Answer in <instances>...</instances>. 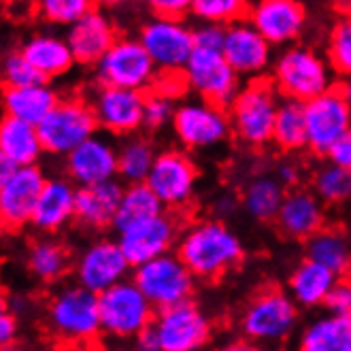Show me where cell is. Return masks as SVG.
I'll return each mask as SVG.
<instances>
[{"label": "cell", "instance_id": "obj_1", "mask_svg": "<svg viewBox=\"0 0 351 351\" xmlns=\"http://www.w3.org/2000/svg\"><path fill=\"white\" fill-rule=\"evenodd\" d=\"M177 254L198 281L215 283L243 262L245 247L223 219H200L179 237Z\"/></svg>", "mask_w": 351, "mask_h": 351}, {"label": "cell", "instance_id": "obj_2", "mask_svg": "<svg viewBox=\"0 0 351 351\" xmlns=\"http://www.w3.org/2000/svg\"><path fill=\"white\" fill-rule=\"evenodd\" d=\"M279 102L273 79H266L264 75L250 79V84L239 88L228 107L234 136L256 149L271 145Z\"/></svg>", "mask_w": 351, "mask_h": 351}, {"label": "cell", "instance_id": "obj_3", "mask_svg": "<svg viewBox=\"0 0 351 351\" xmlns=\"http://www.w3.org/2000/svg\"><path fill=\"white\" fill-rule=\"evenodd\" d=\"M332 66L304 45H287L273 64V84L281 98L308 102L335 86Z\"/></svg>", "mask_w": 351, "mask_h": 351}, {"label": "cell", "instance_id": "obj_4", "mask_svg": "<svg viewBox=\"0 0 351 351\" xmlns=\"http://www.w3.org/2000/svg\"><path fill=\"white\" fill-rule=\"evenodd\" d=\"M298 324V304L275 285H266L247 302L241 315L243 335L254 343H283L292 337Z\"/></svg>", "mask_w": 351, "mask_h": 351}, {"label": "cell", "instance_id": "obj_5", "mask_svg": "<svg viewBox=\"0 0 351 351\" xmlns=\"http://www.w3.org/2000/svg\"><path fill=\"white\" fill-rule=\"evenodd\" d=\"M51 332L77 345H88L102 335L98 294L84 285H66L51 298L47 308Z\"/></svg>", "mask_w": 351, "mask_h": 351}, {"label": "cell", "instance_id": "obj_6", "mask_svg": "<svg viewBox=\"0 0 351 351\" xmlns=\"http://www.w3.org/2000/svg\"><path fill=\"white\" fill-rule=\"evenodd\" d=\"M102 335L113 339H136L156 319V306L134 279H123L98 294Z\"/></svg>", "mask_w": 351, "mask_h": 351}, {"label": "cell", "instance_id": "obj_7", "mask_svg": "<svg viewBox=\"0 0 351 351\" xmlns=\"http://www.w3.org/2000/svg\"><path fill=\"white\" fill-rule=\"evenodd\" d=\"M132 279L152 300L156 311L190 300L196 290L194 273L179 258V254L171 252L134 266Z\"/></svg>", "mask_w": 351, "mask_h": 351}, {"label": "cell", "instance_id": "obj_8", "mask_svg": "<svg viewBox=\"0 0 351 351\" xmlns=\"http://www.w3.org/2000/svg\"><path fill=\"white\" fill-rule=\"evenodd\" d=\"M171 126L181 145L194 152L219 147L232 134L228 109L200 96L177 105Z\"/></svg>", "mask_w": 351, "mask_h": 351}, {"label": "cell", "instance_id": "obj_9", "mask_svg": "<svg viewBox=\"0 0 351 351\" xmlns=\"http://www.w3.org/2000/svg\"><path fill=\"white\" fill-rule=\"evenodd\" d=\"M36 128L47 154L66 156L98 130V121L90 102L81 98H60Z\"/></svg>", "mask_w": 351, "mask_h": 351}, {"label": "cell", "instance_id": "obj_10", "mask_svg": "<svg viewBox=\"0 0 351 351\" xmlns=\"http://www.w3.org/2000/svg\"><path fill=\"white\" fill-rule=\"evenodd\" d=\"M94 69L100 86L132 88L143 92L145 88H152L158 75V69L147 49L143 47L138 38L130 36H117V40L96 62Z\"/></svg>", "mask_w": 351, "mask_h": 351}, {"label": "cell", "instance_id": "obj_11", "mask_svg": "<svg viewBox=\"0 0 351 351\" xmlns=\"http://www.w3.org/2000/svg\"><path fill=\"white\" fill-rule=\"evenodd\" d=\"M160 351H196L211 341L213 326L202 308L190 300L160 308L154 319Z\"/></svg>", "mask_w": 351, "mask_h": 351}, {"label": "cell", "instance_id": "obj_12", "mask_svg": "<svg viewBox=\"0 0 351 351\" xmlns=\"http://www.w3.org/2000/svg\"><path fill=\"white\" fill-rule=\"evenodd\" d=\"M185 81L200 98L215 102L219 107H230L239 92V75L226 60L221 49L194 47L190 60L183 66Z\"/></svg>", "mask_w": 351, "mask_h": 351}, {"label": "cell", "instance_id": "obj_13", "mask_svg": "<svg viewBox=\"0 0 351 351\" xmlns=\"http://www.w3.org/2000/svg\"><path fill=\"white\" fill-rule=\"evenodd\" d=\"M306 147L313 156L326 158L330 147L351 128V109L339 86L304 102Z\"/></svg>", "mask_w": 351, "mask_h": 351}, {"label": "cell", "instance_id": "obj_14", "mask_svg": "<svg viewBox=\"0 0 351 351\" xmlns=\"http://www.w3.org/2000/svg\"><path fill=\"white\" fill-rule=\"evenodd\" d=\"M138 40L158 71H183L194 51V32L179 17H158L141 26Z\"/></svg>", "mask_w": 351, "mask_h": 351}, {"label": "cell", "instance_id": "obj_15", "mask_svg": "<svg viewBox=\"0 0 351 351\" xmlns=\"http://www.w3.org/2000/svg\"><path fill=\"white\" fill-rule=\"evenodd\" d=\"M198 179L200 171L188 154L167 149L156 156L145 183L158 194L167 209H181L192 202Z\"/></svg>", "mask_w": 351, "mask_h": 351}, {"label": "cell", "instance_id": "obj_16", "mask_svg": "<svg viewBox=\"0 0 351 351\" xmlns=\"http://www.w3.org/2000/svg\"><path fill=\"white\" fill-rule=\"evenodd\" d=\"M98 128L115 136H130L143 128L145 111V92L117 86H100L90 102Z\"/></svg>", "mask_w": 351, "mask_h": 351}, {"label": "cell", "instance_id": "obj_17", "mask_svg": "<svg viewBox=\"0 0 351 351\" xmlns=\"http://www.w3.org/2000/svg\"><path fill=\"white\" fill-rule=\"evenodd\" d=\"M132 264L123 256L117 241L100 239L88 245L75 264L77 283L100 294L128 277Z\"/></svg>", "mask_w": 351, "mask_h": 351}, {"label": "cell", "instance_id": "obj_18", "mask_svg": "<svg viewBox=\"0 0 351 351\" xmlns=\"http://www.w3.org/2000/svg\"><path fill=\"white\" fill-rule=\"evenodd\" d=\"M47 177L36 164L17 167L9 181L0 188V228L19 230L30 223L34 204Z\"/></svg>", "mask_w": 351, "mask_h": 351}, {"label": "cell", "instance_id": "obj_19", "mask_svg": "<svg viewBox=\"0 0 351 351\" xmlns=\"http://www.w3.org/2000/svg\"><path fill=\"white\" fill-rule=\"evenodd\" d=\"M221 51L239 77H262L273 62V45L250 19H239L226 26Z\"/></svg>", "mask_w": 351, "mask_h": 351}, {"label": "cell", "instance_id": "obj_20", "mask_svg": "<svg viewBox=\"0 0 351 351\" xmlns=\"http://www.w3.org/2000/svg\"><path fill=\"white\" fill-rule=\"evenodd\" d=\"M175 241H179V226L167 213L136 221L117 232V243L132 268L171 252Z\"/></svg>", "mask_w": 351, "mask_h": 351}, {"label": "cell", "instance_id": "obj_21", "mask_svg": "<svg viewBox=\"0 0 351 351\" xmlns=\"http://www.w3.org/2000/svg\"><path fill=\"white\" fill-rule=\"evenodd\" d=\"M247 17L273 47L294 45L306 26V11L300 0H258Z\"/></svg>", "mask_w": 351, "mask_h": 351}, {"label": "cell", "instance_id": "obj_22", "mask_svg": "<svg viewBox=\"0 0 351 351\" xmlns=\"http://www.w3.org/2000/svg\"><path fill=\"white\" fill-rule=\"evenodd\" d=\"M64 158L66 175L75 185H94L117 177V147L98 132L79 143Z\"/></svg>", "mask_w": 351, "mask_h": 351}, {"label": "cell", "instance_id": "obj_23", "mask_svg": "<svg viewBox=\"0 0 351 351\" xmlns=\"http://www.w3.org/2000/svg\"><path fill=\"white\" fill-rule=\"evenodd\" d=\"M275 226L283 239L306 243L326 226L324 202L315 192L292 188L279 206Z\"/></svg>", "mask_w": 351, "mask_h": 351}, {"label": "cell", "instance_id": "obj_24", "mask_svg": "<svg viewBox=\"0 0 351 351\" xmlns=\"http://www.w3.org/2000/svg\"><path fill=\"white\" fill-rule=\"evenodd\" d=\"M66 40L77 64L94 66L117 40V30L107 13L92 9L69 26Z\"/></svg>", "mask_w": 351, "mask_h": 351}, {"label": "cell", "instance_id": "obj_25", "mask_svg": "<svg viewBox=\"0 0 351 351\" xmlns=\"http://www.w3.org/2000/svg\"><path fill=\"white\" fill-rule=\"evenodd\" d=\"M121 194L123 185L117 179H109L94 185H77L75 219L90 230L111 228L119 209Z\"/></svg>", "mask_w": 351, "mask_h": 351}, {"label": "cell", "instance_id": "obj_26", "mask_svg": "<svg viewBox=\"0 0 351 351\" xmlns=\"http://www.w3.org/2000/svg\"><path fill=\"white\" fill-rule=\"evenodd\" d=\"M75 194L77 185L71 179H47L34 204L30 223L40 232H58L75 219Z\"/></svg>", "mask_w": 351, "mask_h": 351}, {"label": "cell", "instance_id": "obj_27", "mask_svg": "<svg viewBox=\"0 0 351 351\" xmlns=\"http://www.w3.org/2000/svg\"><path fill=\"white\" fill-rule=\"evenodd\" d=\"M58 92L43 81L32 86H5L3 90V109L7 115L19 117L38 126L43 117L58 105Z\"/></svg>", "mask_w": 351, "mask_h": 351}, {"label": "cell", "instance_id": "obj_28", "mask_svg": "<svg viewBox=\"0 0 351 351\" xmlns=\"http://www.w3.org/2000/svg\"><path fill=\"white\" fill-rule=\"evenodd\" d=\"M337 279L339 275L330 271V268L322 266L311 258H304L292 271L287 287H290V296L296 300L298 306L313 308L326 302Z\"/></svg>", "mask_w": 351, "mask_h": 351}, {"label": "cell", "instance_id": "obj_29", "mask_svg": "<svg viewBox=\"0 0 351 351\" xmlns=\"http://www.w3.org/2000/svg\"><path fill=\"white\" fill-rule=\"evenodd\" d=\"M22 51L47 81L71 73V69L77 64L66 36H58L51 32L28 38Z\"/></svg>", "mask_w": 351, "mask_h": 351}, {"label": "cell", "instance_id": "obj_30", "mask_svg": "<svg viewBox=\"0 0 351 351\" xmlns=\"http://www.w3.org/2000/svg\"><path fill=\"white\" fill-rule=\"evenodd\" d=\"M0 152L9 156L17 167H26L36 164L45 149L34 123L5 113L0 119Z\"/></svg>", "mask_w": 351, "mask_h": 351}, {"label": "cell", "instance_id": "obj_31", "mask_svg": "<svg viewBox=\"0 0 351 351\" xmlns=\"http://www.w3.org/2000/svg\"><path fill=\"white\" fill-rule=\"evenodd\" d=\"M302 351H351V315L328 313L304 328Z\"/></svg>", "mask_w": 351, "mask_h": 351}, {"label": "cell", "instance_id": "obj_32", "mask_svg": "<svg viewBox=\"0 0 351 351\" xmlns=\"http://www.w3.org/2000/svg\"><path fill=\"white\" fill-rule=\"evenodd\" d=\"M287 188L277 175L254 177L243 192V209L256 221H275Z\"/></svg>", "mask_w": 351, "mask_h": 351}, {"label": "cell", "instance_id": "obj_33", "mask_svg": "<svg viewBox=\"0 0 351 351\" xmlns=\"http://www.w3.org/2000/svg\"><path fill=\"white\" fill-rule=\"evenodd\" d=\"M164 202L158 198V194L149 188L145 181L141 183H128L123 188L121 200H119V209L113 221V228L119 232L128 226L143 221V219H149L156 217L160 213H164Z\"/></svg>", "mask_w": 351, "mask_h": 351}, {"label": "cell", "instance_id": "obj_34", "mask_svg": "<svg viewBox=\"0 0 351 351\" xmlns=\"http://www.w3.org/2000/svg\"><path fill=\"white\" fill-rule=\"evenodd\" d=\"M306 258L319 262L339 277L351 273V245L341 230L324 228L306 241Z\"/></svg>", "mask_w": 351, "mask_h": 351}, {"label": "cell", "instance_id": "obj_35", "mask_svg": "<svg viewBox=\"0 0 351 351\" xmlns=\"http://www.w3.org/2000/svg\"><path fill=\"white\" fill-rule=\"evenodd\" d=\"M273 145L279 152H300L306 147V117L304 102L281 98L275 128H273Z\"/></svg>", "mask_w": 351, "mask_h": 351}, {"label": "cell", "instance_id": "obj_36", "mask_svg": "<svg viewBox=\"0 0 351 351\" xmlns=\"http://www.w3.org/2000/svg\"><path fill=\"white\" fill-rule=\"evenodd\" d=\"M28 271L43 283H53L62 279L71 268V254L64 245L51 239L36 241L28 250Z\"/></svg>", "mask_w": 351, "mask_h": 351}, {"label": "cell", "instance_id": "obj_37", "mask_svg": "<svg viewBox=\"0 0 351 351\" xmlns=\"http://www.w3.org/2000/svg\"><path fill=\"white\" fill-rule=\"evenodd\" d=\"M156 149L147 138L130 136L117 147V177L123 183L147 181V175L154 167Z\"/></svg>", "mask_w": 351, "mask_h": 351}, {"label": "cell", "instance_id": "obj_38", "mask_svg": "<svg viewBox=\"0 0 351 351\" xmlns=\"http://www.w3.org/2000/svg\"><path fill=\"white\" fill-rule=\"evenodd\" d=\"M313 192L324 204H343L351 198V171L328 162L313 177Z\"/></svg>", "mask_w": 351, "mask_h": 351}, {"label": "cell", "instance_id": "obj_39", "mask_svg": "<svg viewBox=\"0 0 351 351\" xmlns=\"http://www.w3.org/2000/svg\"><path fill=\"white\" fill-rule=\"evenodd\" d=\"M192 15L200 22L234 24L250 15L247 0H192Z\"/></svg>", "mask_w": 351, "mask_h": 351}, {"label": "cell", "instance_id": "obj_40", "mask_svg": "<svg viewBox=\"0 0 351 351\" xmlns=\"http://www.w3.org/2000/svg\"><path fill=\"white\" fill-rule=\"evenodd\" d=\"M326 60L341 77H351V15L339 19L328 34Z\"/></svg>", "mask_w": 351, "mask_h": 351}, {"label": "cell", "instance_id": "obj_41", "mask_svg": "<svg viewBox=\"0 0 351 351\" xmlns=\"http://www.w3.org/2000/svg\"><path fill=\"white\" fill-rule=\"evenodd\" d=\"M96 9V0H36V11L47 24L69 28Z\"/></svg>", "mask_w": 351, "mask_h": 351}, {"label": "cell", "instance_id": "obj_42", "mask_svg": "<svg viewBox=\"0 0 351 351\" xmlns=\"http://www.w3.org/2000/svg\"><path fill=\"white\" fill-rule=\"evenodd\" d=\"M0 77H3L5 86H32V84H43V81H47L24 56V51H13L3 60V64H0Z\"/></svg>", "mask_w": 351, "mask_h": 351}, {"label": "cell", "instance_id": "obj_43", "mask_svg": "<svg viewBox=\"0 0 351 351\" xmlns=\"http://www.w3.org/2000/svg\"><path fill=\"white\" fill-rule=\"evenodd\" d=\"M175 102L173 98L164 96L160 92H149L145 94V111H143V128L147 130H162L173 123L175 115Z\"/></svg>", "mask_w": 351, "mask_h": 351}, {"label": "cell", "instance_id": "obj_44", "mask_svg": "<svg viewBox=\"0 0 351 351\" xmlns=\"http://www.w3.org/2000/svg\"><path fill=\"white\" fill-rule=\"evenodd\" d=\"M152 90L169 96L173 100H179V96L188 92L190 86H188V81H185L183 71H158L154 84H152Z\"/></svg>", "mask_w": 351, "mask_h": 351}, {"label": "cell", "instance_id": "obj_45", "mask_svg": "<svg viewBox=\"0 0 351 351\" xmlns=\"http://www.w3.org/2000/svg\"><path fill=\"white\" fill-rule=\"evenodd\" d=\"M324 306L330 313L351 315V275H343L337 279L335 287L330 290Z\"/></svg>", "mask_w": 351, "mask_h": 351}, {"label": "cell", "instance_id": "obj_46", "mask_svg": "<svg viewBox=\"0 0 351 351\" xmlns=\"http://www.w3.org/2000/svg\"><path fill=\"white\" fill-rule=\"evenodd\" d=\"M194 32V47H204V49H221L223 36H226V26L215 24V22H200Z\"/></svg>", "mask_w": 351, "mask_h": 351}, {"label": "cell", "instance_id": "obj_47", "mask_svg": "<svg viewBox=\"0 0 351 351\" xmlns=\"http://www.w3.org/2000/svg\"><path fill=\"white\" fill-rule=\"evenodd\" d=\"M17 339V319L11 313L9 298L0 292V349H7Z\"/></svg>", "mask_w": 351, "mask_h": 351}, {"label": "cell", "instance_id": "obj_48", "mask_svg": "<svg viewBox=\"0 0 351 351\" xmlns=\"http://www.w3.org/2000/svg\"><path fill=\"white\" fill-rule=\"evenodd\" d=\"M145 5L158 17L183 19L188 13H192V0H145Z\"/></svg>", "mask_w": 351, "mask_h": 351}, {"label": "cell", "instance_id": "obj_49", "mask_svg": "<svg viewBox=\"0 0 351 351\" xmlns=\"http://www.w3.org/2000/svg\"><path fill=\"white\" fill-rule=\"evenodd\" d=\"M326 158H328V162L339 164V167L351 171V128L335 143L332 147H330Z\"/></svg>", "mask_w": 351, "mask_h": 351}, {"label": "cell", "instance_id": "obj_50", "mask_svg": "<svg viewBox=\"0 0 351 351\" xmlns=\"http://www.w3.org/2000/svg\"><path fill=\"white\" fill-rule=\"evenodd\" d=\"M277 177H279V181L285 185L287 190H292V188H298L300 171H298L296 164H292V162H283L281 167L277 169Z\"/></svg>", "mask_w": 351, "mask_h": 351}, {"label": "cell", "instance_id": "obj_51", "mask_svg": "<svg viewBox=\"0 0 351 351\" xmlns=\"http://www.w3.org/2000/svg\"><path fill=\"white\" fill-rule=\"evenodd\" d=\"M136 347L143 351H160V343H158V335H156L154 324L136 335Z\"/></svg>", "mask_w": 351, "mask_h": 351}, {"label": "cell", "instance_id": "obj_52", "mask_svg": "<svg viewBox=\"0 0 351 351\" xmlns=\"http://www.w3.org/2000/svg\"><path fill=\"white\" fill-rule=\"evenodd\" d=\"M15 169H17V164L9 156H5L3 152H0V188L9 181V177L13 175Z\"/></svg>", "mask_w": 351, "mask_h": 351}, {"label": "cell", "instance_id": "obj_53", "mask_svg": "<svg viewBox=\"0 0 351 351\" xmlns=\"http://www.w3.org/2000/svg\"><path fill=\"white\" fill-rule=\"evenodd\" d=\"M132 3H136V0H96V5L105 9H117V7H126Z\"/></svg>", "mask_w": 351, "mask_h": 351}, {"label": "cell", "instance_id": "obj_54", "mask_svg": "<svg viewBox=\"0 0 351 351\" xmlns=\"http://www.w3.org/2000/svg\"><path fill=\"white\" fill-rule=\"evenodd\" d=\"M339 90H341V94L345 96L347 105H349V109H351V77H345V81L339 86Z\"/></svg>", "mask_w": 351, "mask_h": 351}, {"label": "cell", "instance_id": "obj_55", "mask_svg": "<svg viewBox=\"0 0 351 351\" xmlns=\"http://www.w3.org/2000/svg\"><path fill=\"white\" fill-rule=\"evenodd\" d=\"M349 275H351V273H349Z\"/></svg>", "mask_w": 351, "mask_h": 351}]
</instances>
